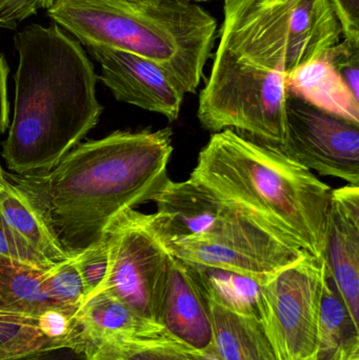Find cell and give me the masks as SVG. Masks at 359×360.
<instances>
[{
    "label": "cell",
    "instance_id": "obj_1",
    "mask_svg": "<svg viewBox=\"0 0 359 360\" xmlns=\"http://www.w3.org/2000/svg\"><path fill=\"white\" fill-rule=\"evenodd\" d=\"M173 131H116L80 143L54 168L6 173L71 257L103 239L116 217L153 201L169 181Z\"/></svg>",
    "mask_w": 359,
    "mask_h": 360
},
{
    "label": "cell",
    "instance_id": "obj_2",
    "mask_svg": "<svg viewBox=\"0 0 359 360\" xmlns=\"http://www.w3.org/2000/svg\"><path fill=\"white\" fill-rule=\"evenodd\" d=\"M15 46L14 113L1 156L14 174L48 172L98 124V77L80 42L56 23L27 25Z\"/></svg>",
    "mask_w": 359,
    "mask_h": 360
},
{
    "label": "cell",
    "instance_id": "obj_3",
    "mask_svg": "<svg viewBox=\"0 0 359 360\" xmlns=\"http://www.w3.org/2000/svg\"><path fill=\"white\" fill-rule=\"evenodd\" d=\"M190 177L240 203L312 257H324L332 188L282 150L232 130L213 133Z\"/></svg>",
    "mask_w": 359,
    "mask_h": 360
},
{
    "label": "cell",
    "instance_id": "obj_4",
    "mask_svg": "<svg viewBox=\"0 0 359 360\" xmlns=\"http://www.w3.org/2000/svg\"><path fill=\"white\" fill-rule=\"evenodd\" d=\"M48 14L84 46H109L154 61L185 94L197 91L216 38V19L185 0H55Z\"/></svg>",
    "mask_w": 359,
    "mask_h": 360
},
{
    "label": "cell",
    "instance_id": "obj_5",
    "mask_svg": "<svg viewBox=\"0 0 359 360\" xmlns=\"http://www.w3.org/2000/svg\"><path fill=\"white\" fill-rule=\"evenodd\" d=\"M343 37L330 0H226L215 55L288 76Z\"/></svg>",
    "mask_w": 359,
    "mask_h": 360
},
{
    "label": "cell",
    "instance_id": "obj_6",
    "mask_svg": "<svg viewBox=\"0 0 359 360\" xmlns=\"http://www.w3.org/2000/svg\"><path fill=\"white\" fill-rule=\"evenodd\" d=\"M153 202L167 241H204L261 256L282 269L310 256L240 203L191 177L169 179Z\"/></svg>",
    "mask_w": 359,
    "mask_h": 360
},
{
    "label": "cell",
    "instance_id": "obj_7",
    "mask_svg": "<svg viewBox=\"0 0 359 360\" xmlns=\"http://www.w3.org/2000/svg\"><path fill=\"white\" fill-rule=\"evenodd\" d=\"M287 75L227 57L213 58L210 76L198 101L204 130H232L282 150L286 141Z\"/></svg>",
    "mask_w": 359,
    "mask_h": 360
},
{
    "label": "cell",
    "instance_id": "obj_8",
    "mask_svg": "<svg viewBox=\"0 0 359 360\" xmlns=\"http://www.w3.org/2000/svg\"><path fill=\"white\" fill-rule=\"evenodd\" d=\"M105 236L110 247L109 272L97 293L105 292L139 316L156 323L174 259L157 215L136 209L124 211L114 219Z\"/></svg>",
    "mask_w": 359,
    "mask_h": 360
},
{
    "label": "cell",
    "instance_id": "obj_9",
    "mask_svg": "<svg viewBox=\"0 0 359 360\" xmlns=\"http://www.w3.org/2000/svg\"><path fill=\"white\" fill-rule=\"evenodd\" d=\"M324 258L306 256L261 285V323L276 360L318 357Z\"/></svg>",
    "mask_w": 359,
    "mask_h": 360
},
{
    "label": "cell",
    "instance_id": "obj_10",
    "mask_svg": "<svg viewBox=\"0 0 359 360\" xmlns=\"http://www.w3.org/2000/svg\"><path fill=\"white\" fill-rule=\"evenodd\" d=\"M282 151L308 170L359 184V124L288 95Z\"/></svg>",
    "mask_w": 359,
    "mask_h": 360
},
{
    "label": "cell",
    "instance_id": "obj_11",
    "mask_svg": "<svg viewBox=\"0 0 359 360\" xmlns=\"http://www.w3.org/2000/svg\"><path fill=\"white\" fill-rule=\"evenodd\" d=\"M100 65V79L118 101L175 122L185 93L157 63L139 55L99 44L86 46Z\"/></svg>",
    "mask_w": 359,
    "mask_h": 360
},
{
    "label": "cell",
    "instance_id": "obj_12",
    "mask_svg": "<svg viewBox=\"0 0 359 360\" xmlns=\"http://www.w3.org/2000/svg\"><path fill=\"white\" fill-rule=\"evenodd\" d=\"M324 260L359 330V186L332 190Z\"/></svg>",
    "mask_w": 359,
    "mask_h": 360
},
{
    "label": "cell",
    "instance_id": "obj_13",
    "mask_svg": "<svg viewBox=\"0 0 359 360\" xmlns=\"http://www.w3.org/2000/svg\"><path fill=\"white\" fill-rule=\"evenodd\" d=\"M155 321L195 350L213 342L210 306L191 266L175 257L160 298Z\"/></svg>",
    "mask_w": 359,
    "mask_h": 360
},
{
    "label": "cell",
    "instance_id": "obj_14",
    "mask_svg": "<svg viewBox=\"0 0 359 360\" xmlns=\"http://www.w3.org/2000/svg\"><path fill=\"white\" fill-rule=\"evenodd\" d=\"M74 321L84 346V356L97 347L170 335L162 326L139 316L124 302L105 292L86 300L76 311Z\"/></svg>",
    "mask_w": 359,
    "mask_h": 360
},
{
    "label": "cell",
    "instance_id": "obj_15",
    "mask_svg": "<svg viewBox=\"0 0 359 360\" xmlns=\"http://www.w3.org/2000/svg\"><path fill=\"white\" fill-rule=\"evenodd\" d=\"M289 94L309 105L359 124V101L326 55L311 59L287 76Z\"/></svg>",
    "mask_w": 359,
    "mask_h": 360
},
{
    "label": "cell",
    "instance_id": "obj_16",
    "mask_svg": "<svg viewBox=\"0 0 359 360\" xmlns=\"http://www.w3.org/2000/svg\"><path fill=\"white\" fill-rule=\"evenodd\" d=\"M0 216L51 266L71 257L55 238L25 193L6 177L0 186Z\"/></svg>",
    "mask_w": 359,
    "mask_h": 360
},
{
    "label": "cell",
    "instance_id": "obj_17",
    "mask_svg": "<svg viewBox=\"0 0 359 360\" xmlns=\"http://www.w3.org/2000/svg\"><path fill=\"white\" fill-rule=\"evenodd\" d=\"M213 342L225 360H276L261 321L208 300Z\"/></svg>",
    "mask_w": 359,
    "mask_h": 360
},
{
    "label": "cell",
    "instance_id": "obj_18",
    "mask_svg": "<svg viewBox=\"0 0 359 360\" xmlns=\"http://www.w3.org/2000/svg\"><path fill=\"white\" fill-rule=\"evenodd\" d=\"M188 264L202 285L207 300L236 314L261 321L263 283L231 271Z\"/></svg>",
    "mask_w": 359,
    "mask_h": 360
},
{
    "label": "cell",
    "instance_id": "obj_19",
    "mask_svg": "<svg viewBox=\"0 0 359 360\" xmlns=\"http://www.w3.org/2000/svg\"><path fill=\"white\" fill-rule=\"evenodd\" d=\"M46 271L0 256V306L35 317L54 309L65 310L46 294Z\"/></svg>",
    "mask_w": 359,
    "mask_h": 360
},
{
    "label": "cell",
    "instance_id": "obj_20",
    "mask_svg": "<svg viewBox=\"0 0 359 360\" xmlns=\"http://www.w3.org/2000/svg\"><path fill=\"white\" fill-rule=\"evenodd\" d=\"M358 335L359 330L354 326L325 262L318 315V360H337L344 349L359 342Z\"/></svg>",
    "mask_w": 359,
    "mask_h": 360
},
{
    "label": "cell",
    "instance_id": "obj_21",
    "mask_svg": "<svg viewBox=\"0 0 359 360\" xmlns=\"http://www.w3.org/2000/svg\"><path fill=\"white\" fill-rule=\"evenodd\" d=\"M65 346L75 348L48 338L40 329L39 317L0 306V360H14L38 351Z\"/></svg>",
    "mask_w": 359,
    "mask_h": 360
},
{
    "label": "cell",
    "instance_id": "obj_22",
    "mask_svg": "<svg viewBox=\"0 0 359 360\" xmlns=\"http://www.w3.org/2000/svg\"><path fill=\"white\" fill-rule=\"evenodd\" d=\"M191 347L172 335L143 342L101 346L86 354V360H195L189 353Z\"/></svg>",
    "mask_w": 359,
    "mask_h": 360
},
{
    "label": "cell",
    "instance_id": "obj_23",
    "mask_svg": "<svg viewBox=\"0 0 359 360\" xmlns=\"http://www.w3.org/2000/svg\"><path fill=\"white\" fill-rule=\"evenodd\" d=\"M44 283L48 297L61 309L76 313L86 302V289L74 256L48 269Z\"/></svg>",
    "mask_w": 359,
    "mask_h": 360
},
{
    "label": "cell",
    "instance_id": "obj_24",
    "mask_svg": "<svg viewBox=\"0 0 359 360\" xmlns=\"http://www.w3.org/2000/svg\"><path fill=\"white\" fill-rule=\"evenodd\" d=\"M86 292V300L94 296L107 278L110 247L107 236L74 256Z\"/></svg>",
    "mask_w": 359,
    "mask_h": 360
},
{
    "label": "cell",
    "instance_id": "obj_25",
    "mask_svg": "<svg viewBox=\"0 0 359 360\" xmlns=\"http://www.w3.org/2000/svg\"><path fill=\"white\" fill-rule=\"evenodd\" d=\"M326 56L359 101V42L343 38Z\"/></svg>",
    "mask_w": 359,
    "mask_h": 360
},
{
    "label": "cell",
    "instance_id": "obj_26",
    "mask_svg": "<svg viewBox=\"0 0 359 360\" xmlns=\"http://www.w3.org/2000/svg\"><path fill=\"white\" fill-rule=\"evenodd\" d=\"M0 256L39 270H48L51 264L33 251L0 216Z\"/></svg>",
    "mask_w": 359,
    "mask_h": 360
},
{
    "label": "cell",
    "instance_id": "obj_27",
    "mask_svg": "<svg viewBox=\"0 0 359 360\" xmlns=\"http://www.w3.org/2000/svg\"><path fill=\"white\" fill-rule=\"evenodd\" d=\"M40 0H0V27L16 29L17 25L37 13Z\"/></svg>",
    "mask_w": 359,
    "mask_h": 360
},
{
    "label": "cell",
    "instance_id": "obj_28",
    "mask_svg": "<svg viewBox=\"0 0 359 360\" xmlns=\"http://www.w3.org/2000/svg\"><path fill=\"white\" fill-rule=\"evenodd\" d=\"M343 30V38L359 42V0H330Z\"/></svg>",
    "mask_w": 359,
    "mask_h": 360
},
{
    "label": "cell",
    "instance_id": "obj_29",
    "mask_svg": "<svg viewBox=\"0 0 359 360\" xmlns=\"http://www.w3.org/2000/svg\"><path fill=\"white\" fill-rule=\"evenodd\" d=\"M10 73L6 57L0 54V134L10 127V107L8 99V77Z\"/></svg>",
    "mask_w": 359,
    "mask_h": 360
},
{
    "label": "cell",
    "instance_id": "obj_30",
    "mask_svg": "<svg viewBox=\"0 0 359 360\" xmlns=\"http://www.w3.org/2000/svg\"><path fill=\"white\" fill-rule=\"evenodd\" d=\"M14 360H86V356L78 349L65 346L38 351Z\"/></svg>",
    "mask_w": 359,
    "mask_h": 360
},
{
    "label": "cell",
    "instance_id": "obj_31",
    "mask_svg": "<svg viewBox=\"0 0 359 360\" xmlns=\"http://www.w3.org/2000/svg\"><path fill=\"white\" fill-rule=\"evenodd\" d=\"M189 353L195 360H225L217 350L214 342L202 350H195V349L191 348Z\"/></svg>",
    "mask_w": 359,
    "mask_h": 360
},
{
    "label": "cell",
    "instance_id": "obj_32",
    "mask_svg": "<svg viewBox=\"0 0 359 360\" xmlns=\"http://www.w3.org/2000/svg\"><path fill=\"white\" fill-rule=\"evenodd\" d=\"M337 360H359V342L344 349Z\"/></svg>",
    "mask_w": 359,
    "mask_h": 360
},
{
    "label": "cell",
    "instance_id": "obj_33",
    "mask_svg": "<svg viewBox=\"0 0 359 360\" xmlns=\"http://www.w3.org/2000/svg\"><path fill=\"white\" fill-rule=\"evenodd\" d=\"M54 1L55 0H40V8H46V10H48Z\"/></svg>",
    "mask_w": 359,
    "mask_h": 360
},
{
    "label": "cell",
    "instance_id": "obj_34",
    "mask_svg": "<svg viewBox=\"0 0 359 360\" xmlns=\"http://www.w3.org/2000/svg\"><path fill=\"white\" fill-rule=\"evenodd\" d=\"M6 179V172L1 167V162H0V186H1L2 181Z\"/></svg>",
    "mask_w": 359,
    "mask_h": 360
},
{
    "label": "cell",
    "instance_id": "obj_35",
    "mask_svg": "<svg viewBox=\"0 0 359 360\" xmlns=\"http://www.w3.org/2000/svg\"><path fill=\"white\" fill-rule=\"evenodd\" d=\"M126 1L137 2V4H151V2H154L155 0H126Z\"/></svg>",
    "mask_w": 359,
    "mask_h": 360
},
{
    "label": "cell",
    "instance_id": "obj_36",
    "mask_svg": "<svg viewBox=\"0 0 359 360\" xmlns=\"http://www.w3.org/2000/svg\"><path fill=\"white\" fill-rule=\"evenodd\" d=\"M185 1H191V2H204V1H210V0H185Z\"/></svg>",
    "mask_w": 359,
    "mask_h": 360
},
{
    "label": "cell",
    "instance_id": "obj_37",
    "mask_svg": "<svg viewBox=\"0 0 359 360\" xmlns=\"http://www.w3.org/2000/svg\"><path fill=\"white\" fill-rule=\"evenodd\" d=\"M91 360H105V359H91Z\"/></svg>",
    "mask_w": 359,
    "mask_h": 360
},
{
    "label": "cell",
    "instance_id": "obj_38",
    "mask_svg": "<svg viewBox=\"0 0 359 360\" xmlns=\"http://www.w3.org/2000/svg\"><path fill=\"white\" fill-rule=\"evenodd\" d=\"M311 360H318V357H316V359H311Z\"/></svg>",
    "mask_w": 359,
    "mask_h": 360
}]
</instances>
